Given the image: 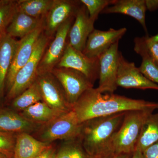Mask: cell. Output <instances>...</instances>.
I'll return each mask as SVG.
<instances>
[{"label": "cell", "instance_id": "cell-38", "mask_svg": "<svg viewBox=\"0 0 158 158\" xmlns=\"http://www.w3.org/2000/svg\"><path fill=\"white\" fill-rule=\"evenodd\" d=\"M6 30L5 31H0V39H1V37H2V36L3 34H4V33L6 32Z\"/></svg>", "mask_w": 158, "mask_h": 158}, {"label": "cell", "instance_id": "cell-21", "mask_svg": "<svg viewBox=\"0 0 158 158\" xmlns=\"http://www.w3.org/2000/svg\"><path fill=\"white\" fill-rule=\"evenodd\" d=\"M134 43V50L142 58L139 70L150 81L158 85V65L147 52L143 37H136Z\"/></svg>", "mask_w": 158, "mask_h": 158}, {"label": "cell", "instance_id": "cell-27", "mask_svg": "<svg viewBox=\"0 0 158 158\" xmlns=\"http://www.w3.org/2000/svg\"><path fill=\"white\" fill-rule=\"evenodd\" d=\"M17 11V1L0 0V31L6 30Z\"/></svg>", "mask_w": 158, "mask_h": 158}, {"label": "cell", "instance_id": "cell-6", "mask_svg": "<svg viewBox=\"0 0 158 158\" xmlns=\"http://www.w3.org/2000/svg\"><path fill=\"white\" fill-rule=\"evenodd\" d=\"M61 85L69 104L74 105L94 84L81 73L70 68L56 67L51 72Z\"/></svg>", "mask_w": 158, "mask_h": 158}, {"label": "cell", "instance_id": "cell-4", "mask_svg": "<svg viewBox=\"0 0 158 158\" xmlns=\"http://www.w3.org/2000/svg\"><path fill=\"white\" fill-rule=\"evenodd\" d=\"M51 40L44 32L40 36L34 52L28 61L16 74L6 99L12 101L29 88L37 79L40 62Z\"/></svg>", "mask_w": 158, "mask_h": 158}, {"label": "cell", "instance_id": "cell-1", "mask_svg": "<svg viewBox=\"0 0 158 158\" xmlns=\"http://www.w3.org/2000/svg\"><path fill=\"white\" fill-rule=\"evenodd\" d=\"M150 109H158V102L129 98L113 93H102L93 88L84 92L73 108L81 123L96 117Z\"/></svg>", "mask_w": 158, "mask_h": 158}, {"label": "cell", "instance_id": "cell-17", "mask_svg": "<svg viewBox=\"0 0 158 158\" xmlns=\"http://www.w3.org/2000/svg\"><path fill=\"white\" fill-rule=\"evenodd\" d=\"M147 10L145 0H115L113 5L105 9L101 13H119L131 16L140 23L148 35L145 22Z\"/></svg>", "mask_w": 158, "mask_h": 158}, {"label": "cell", "instance_id": "cell-10", "mask_svg": "<svg viewBox=\"0 0 158 158\" xmlns=\"http://www.w3.org/2000/svg\"><path fill=\"white\" fill-rule=\"evenodd\" d=\"M58 68H70L81 73L94 84L99 78V58H89L67 43Z\"/></svg>", "mask_w": 158, "mask_h": 158}, {"label": "cell", "instance_id": "cell-31", "mask_svg": "<svg viewBox=\"0 0 158 158\" xmlns=\"http://www.w3.org/2000/svg\"><path fill=\"white\" fill-rule=\"evenodd\" d=\"M142 153L143 158H158V141L146 148Z\"/></svg>", "mask_w": 158, "mask_h": 158}, {"label": "cell", "instance_id": "cell-33", "mask_svg": "<svg viewBox=\"0 0 158 158\" xmlns=\"http://www.w3.org/2000/svg\"><path fill=\"white\" fill-rule=\"evenodd\" d=\"M147 10L154 11L158 9V0H145Z\"/></svg>", "mask_w": 158, "mask_h": 158}, {"label": "cell", "instance_id": "cell-35", "mask_svg": "<svg viewBox=\"0 0 158 158\" xmlns=\"http://www.w3.org/2000/svg\"><path fill=\"white\" fill-rule=\"evenodd\" d=\"M131 158H143L142 152L138 150H135V151L133 152Z\"/></svg>", "mask_w": 158, "mask_h": 158}, {"label": "cell", "instance_id": "cell-24", "mask_svg": "<svg viewBox=\"0 0 158 158\" xmlns=\"http://www.w3.org/2000/svg\"><path fill=\"white\" fill-rule=\"evenodd\" d=\"M54 0H19L18 11L36 18H45Z\"/></svg>", "mask_w": 158, "mask_h": 158}, {"label": "cell", "instance_id": "cell-26", "mask_svg": "<svg viewBox=\"0 0 158 158\" xmlns=\"http://www.w3.org/2000/svg\"><path fill=\"white\" fill-rule=\"evenodd\" d=\"M56 158H92L85 151L79 139L65 141L57 152Z\"/></svg>", "mask_w": 158, "mask_h": 158}, {"label": "cell", "instance_id": "cell-16", "mask_svg": "<svg viewBox=\"0 0 158 158\" xmlns=\"http://www.w3.org/2000/svg\"><path fill=\"white\" fill-rule=\"evenodd\" d=\"M41 125L27 120L13 110L0 109V131L17 134L35 132Z\"/></svg>", "mask_w": 158, "mask_h": 158}, {"label": "cell", "instance_id": "cell-29", "mask_svg": "<svg viewBox=\"0 0 158 158\" xmlns=\"http://www.w3.org/2000/svg\"><path fill=\"white\" fill-rule=\"evenodd\" d=\"M16 135L0 131V151L13 157Z\"/></svg>", "mask_w": 158, "mask_h": 158}, {"label": "cell", "instance_id": "cell-25", "mask_svg": "<svg viewBox=\"0 0 158 158\" xmlns=\"http://www.w3.org/2000/svg\"><path fill=\"white\" fill-rule=\"evenodd\" d=\"M43 101L39 85L36 81L27 90L11 101V107L15 111H23L32 105Z\"/></svg>", "mask_w": 158, "mask_h": 158}, {"label": "cell", "instance_id": "cell-12", "mask_svg": "<svg viewBox=\"0 0 158 158\" xmlns=\"http://www.w3.org/2000/svg\"><path fill=\"white\" fill-rule=\"evenodd\" d=\"M117 85L118 87L125 88L158 90V85L148 80L136 67L135 63L125 59L120 52L118 55Z\"/></svg>", "mask_w": 158, "mask_h": 158}, {"label": "cell", "instance_id": "cell-13", "mask_svg": "<svg viewBox=\"0 0 158 158\" xmlns=\"http://www.w3.org/2000/svg\"><path fill=\"white\" fill-rule=\"evenodd\" d=\"M44 31V27H41L19 40L6 79V89L7 92L11 88L18 72L31 58L37 40Z\"/></svg>", "mask_w": 158, "mask_h": 158}, {"label": "cell", "instance_id": "cell-20", "mask_svg": "<svg viewBox=\"0 0 158 158\" xmlns=\"http://www.w3.org/2000/svg\"><path fill=\"white\" fill-rule=\"evenodd\" d=\"M45 18H36L17 11L10 24L6 29V33L12 37L21 39L37 29L44 27Z\"/></svg>", "mask_w": 158, "mask_h": 158}, {"label": "cell", "instance_id": "cell-19", "mask_svg": "<svg viewBox=\"0 0 158 158\" xmlns=\"http://www.w3.org/2000/svg\"><path fill=\"white\" fill-rule=\"evenodd\" d=\"M51 145L28 133H20L16 136L13 158H34Z\"/></svg>", "mask_w": 158, "mask_h": 158}, {"label": "cell", "instance_id": "cell-30", "mask_svg": "<svg viewBox=\"0 0 158 158\" xmlns=\"http://www.w3.org/2000/svg\"><path fill=\"white\" fill-rule=\"evenodd\" d=\"M146 51L151 58L158 65V42H152L149 39L148 34L143 37Z\"/></svg>", "mask_w": 158, "mask_h": 158}, {"label": "cell", "instance_id": "cell-32", "mask_svg": "<svg viewBox=\"0 0 158 158\" xmlns=\"http://www.w3.org/2000/svg\"><path fill=\"white\" fill-rule=\"evenodd\" d=\"M56 150L51 145L34 158H56Z\"/></svg>", "mask_w": 158, "mask_h": 158}, {"label": "cell", "instance_id": "cell-3", "mask_svg": "<svg viewBox=\"0 0 158 158\" xmlns=\"http://www.w3.org/2000/svg\"><path fill=\"white\" fill-rule=\"evenodd\" d=\"M154 110L150 109L126 112L122 123L113 137L112 146L114 153L134 152L143 125Z\"/></svg>", "mask_w": 158, "mask_h": 158}, {"label": "cell", "instance_id": "cell-5", "mask_svg": "<svg viewBox=\"0 0 158 158\" xmlns=\"http://www.w3.org/2000/svg\"><path fill=\"white\" fill-rule=\"evenodd\" d=\"M81 127L82 123L79 122L75 113L72 110L41 125L36 131L38 133L37 139L51 144L57 140H75L80 137Z\"/></svg>", "mask_w": 158, "mask_h": 158}, {"label": "cell", "instance_id": "cell-14", "mask_svg": "<svg viewBox=\"0 0 158 158\" xmlns=\"http://www.w3.org/2000/svg\"><path fill=\"white\" fill-rule=\"evenodd\" d=\"M126 28H110L103 31L94 29L88 36L82 52L89 58H98L123 37Z\"/></svg>", "mask_w": 158, "mask_h": 158}, {"label": "cell", "instance_id": "cell-22", "mask_svg": "<svg viewBox=\"0 0 158 158\" xmlns=\"http://www.w3.org/2000/svg\"><path fill=\"white\" fill-rule=\"evenodd\" d=\"M27 120L42 125L60 116L43 101L38 102L19 113Z\"/></svg>", "mask_w": 158, "mask_h": 158}, {"label": "cell", "instance_id": "cell-7", "mask_svg": "<svg viewBox=\"0 0 158 158\" xmlns=\"http://www.w3.org/2000/svg\"><path fill=\"white\" fill-rule=\"evenodd\" d=\"M36 81L39 85L43 102L51 109L60 115L73 110L62 87L52 73L38 75Z\"/></svg>", "mask_w": 158, "mask_h": 158}, {"label": "cell", "instance_id": "cell-2", "mask_svg": "<svg viewBox=\"0 0 158 158\" xmlns=\"http://www.w3.org/2000/svg\"><path fill=\"white\" fill-rule=\"evenodd\" d=\"M126 112L91 118L82 123L78 138L83 148L92 158H105L114 153L112 142Z\"/></svg>", "mask_w": 158, "mask_h": 158}, {"label": "cell", "instance_id": "cell-23", "mask_svg": "<svg viewBox=\"0 0 158 158\" xmlns=\"http://www.w3.org/2000/svg\"><path fill=\"white\" fill-rule=\"evenodd\" d=\"M158 141V112L150 114L144 122L136 144L135 150L141 152Z\"/></svg>", "mask_w": 158, "mask_h": 158}, {"label": "cell", "instance_id": "cell-37", "mask_svg": "<svg viewBox=\"0 0 158 158\" xmlns=\"http://www.w3.org/2000/svg\"><path fill=\"white\" fill-rule=\"evenodd\" d=\"M149 39L152 42H158V34L151 37L149 36Z\"/></svg>", "mask_w": 158, "mask_h": 158}, {"label": "cell", "instance_id": "cell-36", "mask_svg": "<svg viewBox=\"0 0 158 158\" xmlns=\"http://www.w3.org/2000/svg\"><path fill=\"white\" fill-rule=\"evenodd\" d=\"M0 158H13L12 156L0 151Z\"/></svg>", "mask_w": 158, "mask_h": 158}, {"label": "cell", "instance_id": "cell-9", "mask_svg": "<svg viewBox=\"0 0 158 158\" xmlns=\"http://www.w3.org/2000/svg\"><path fill=\"white\" fill-rule=\"evenodd\" d=\"M119 41L113 44L99 58V85L96 88L102 93H113L116 90L118 69Z\"/></svg>", "mask_w": 158, "mask_h": 158}, {"label": "cell", "instance_id": "cell-18", "mask_svg": "<svg viewBox=\"0 0 158 158\" xmlns=\"http://www.w3.org/2000/svg\"><path fill=\"white\" fill-rule=\"evenodd\" d=\"M18 43L6 31L0 39V97L6 89V79Z\"/></svg>", "mask_w": 158, "mask_h": 158}, {"label": "cell", "instance_id": "cell-15", "mask_svg": "<svg viewBox=\"0 0 158 158\" xmlns=\"http://www.w3.org/2000/svg\"><path fill=\"white\" fill-rule=\"evenodd\" d=\"M94 23L95 21L89 17L86 7L82 4L69 30L68 43L77 50L83 52L88 36L94 30Z\"/></svg>", "mask_w": 158, "mask_h": 158}, {"label": "cell", "instance_id": "cell-28", "mask_svg": "<svg viewBox=\"0 0 158 158\" xmlns=\"http://www.w3.org/2000/svg\"><path fill=\"white\" fill-rule=\"evenodd\" d=\"M115 0H81V3L86 7L89 17L92 20L98 19L99 15L110 6L114 4Z\"/></svg>", "mask_w": 158, "mask_h": 158}, {"label": "cell", "instance_id": "cell-8", "mask_svg": "<svg viewBox=\"0 0 158 158\" xmlns=\"http://www.w3.org/2000/svg\"><path fill=\"white\" fill-rule=\"evenodd\" d=\"M74 19L73 18L68 20L57 30L53 40L48 47L40 62L38 75L51 73L59 64L67 45L69 33Z\"/></svg>", "mask_w": 158, "mask_h": 158}, {"label": "cell", "instance_id": "cell-11", "mask_svg": "<svg viewBox=\"0 0 158 158\" xmlns=\"http://www.w3.org/2000/svg\"><path fill=\"white\" fill-rule=\"evenodd\" d=\"M82 4L80 1L54 0L45 18L44 34L52 39L60 26L70 19L75 18Z\"/></svg>", "mask_w": 158, "mask_h": 158}, {"label": "cell", "instance_id": "cell-34", "mask_svg": "<svg viewBox=\"0 0 158 158\" xmlns=\"http://www.w3.org/2000/svg\"><path fill=\"white\" fill-rule=\"evenodd\" d=\"M132 153H120L117 154L114 153L111 155L108 156L105 158H131L133 155Z\"/></svg>", "mask_w": 158, "mask_h": 158}]
</instances>
